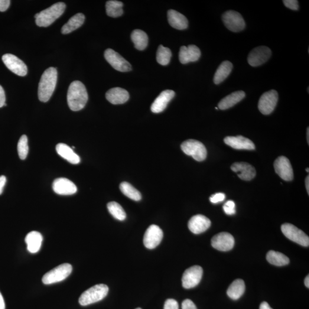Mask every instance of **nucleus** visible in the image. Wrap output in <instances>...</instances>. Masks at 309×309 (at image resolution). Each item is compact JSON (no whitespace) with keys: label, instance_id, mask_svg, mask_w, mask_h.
Here are the masks:
<instances>
[{"label":"nucleus","instance_id":"f257e3e1","mask_svg":"<svg viewBox=\"0 0 309 309\" xmlns=\"http://www.w3.org/2000/svg\"><path fill=\"white\" fill-rule=\"evenodd\" d=\"M89 99L86 88L80 81H74L70 84L67 94V102L73 111H79L84 108Z\"/></svg>","mask_w":309,"mask_h":309},{"label":"nucleus","instance_id":"f03ea898","mask_svg":"<svg viewBox=\"0 0 309 309\" xmlns=\"http://www.w3.org/2000/svg\"><path fill=\"white\" fill-rule=\"evenodd\" d=\"M57 81L56 68L50 67L45 70L38 84V96L42 102L50 100L56 89Z\"/></svg>","mask_w":309,"mask_h":309},{"label":"nucleus","instance_id":"7ed1b4c3","mask_svg":"<svg viewBox=\"0 0 309 309\" xmlns=\"http://www.w3.org/2000/svg\"><path fill=\"white\" fill-rule=\"evenodd\" d=\"M66 5L64 2H57L44 11L36 14V23L40 27H47L53 24L64 14Z\"/></svg>","mask_w":309,"mask_h":309},{"label":"nucleus","instance_id":"20e7f679","mask_svg":"<svg viewBox=\"0 0 309 309\" xmlns=\"http://www.w3.org/2000/svg\"><path fill=\"white\" fill-rule=\"evenodd\" d=\"M109 288L105 284H99L92 286L81 295L79 304L81 306H87L102 301L109 293Z\"/></svg>","mask_w":309,"mask_h":309},{"label":"nucleus","instance_id":"39448f33","mask_svg":"<svg viewBox=\"0 0 309 309\" xmlns=\"http://www.w3.org/2000/svg\"><path fill=\"white\" fill-rule=\"evenodd\" d=\"M181 149L184 154L191 156L198 162H202L206 159V148L202 143L196 140L189 139L185 141L182 143Z\"/></svg>","mask_w":309,"mask_h":309},{"label":"nucleus","instance_id":"423d86ee","mask_svg":"<svg viewBox=\"0 0 309 309\" xmlns=\"http://www.w3.org/2000/svg\"><path fill=\"white\" fill-rule=\"evenodd\" d=\"M73 272V266L69 263H64L51 270L45 274L42 279L45 285L56 284L66 279Z\"/></svg>","mask_w":309,"mask_h":309},{"label":"nucleus","instance_id":"0eeeda50","mask_svg":"<svg viewBox=\"0 0 309 309\" xmlns=\"http://www.w3.org/2000/svg\"><path fill=\"white\" fill-rule=\"evenodd\" d=\"M281 230L284 235L291 241L297 243L302 246L309 245V236L298 227L291 223L283 224Z\"/></svg>","mask_w":309,"mask_h":309},{"label":"nucleus","instance_id":"6e6552de","mask_svg":"<svg viewBox=\"0 0 309 309\" xmlns=\"http://www.w3.org/2000/svg\"><path fill=\"white\" fill-rule=\"evenodd\" d=\"M278 101V93L272 90L263 94L258 102V109L262 114H271L275 109Z\"/></svg>","mask_w":309,"mask_h":309},{"label":"nucleus","instance_id":"1a4fd4ad","mask_svg":"<svg viewBox=\"0 0 309 309\" xmlns=\"http://www.w3.org/2000/svg\"><path fill=\"white\" fill-rule=\"evenodd\" d=\"M222 19L226 28L234 32L242 31L246 27L245 20L238 12L227 11L223 15Z\"/></svg>","mask_w":309,"mask_h":309},{"label":"nucleus","instance_id":"9d476101","mask_svg":"<svg viewBox=\"0 0 309 309\" xmlns=\"http://www.w3.org/2000/svg\"><path fill=\"white\" fill-rule=\"evenodd\" d=\"M203 275V269L195 265L185 270L182 276V285L185 289L194 288L200 284Z\"/></svg>","mask_w":309,"mask_h":309},{"label":"nucleus","instance_id":"9b49d317","mask_svg":"<svg viewBox=\"0 0 309 309\" xmlns=\"http://www.w3.org/2000/svg\"><path fill=\"white\" fill-rule=\"evenodd\" d=\"M105 57L110 66L117 71L126 73L132 70L129 62L112 49H107L105 53Z\"/></svg>","mask_w":309,"mask_h":309},{"label":"nucleus","instance_id":"f8f14e48","mask_svg":"<svg viewBox=\"0 0 309 309\" xmlns=\"http://www.w3.org/2000/svg\"><path fill=\"white\" fill-rule=\"evenodd\" d=\"M272 55L271 49L265 46L256 47L249 55L247 61L252 67H258L268 61Z\"/></svg>","mask_w":309,"mask_h":309},{"label":"nucleus","instance_id":"ddd939ff","mask_svg":"<svg viewBox=\"0 0 309 309\" xmlns=\"http://www.w3.org/2000/svg\"><path fill=\"white\" fill-rule=\"evenodd\" d=\"M6 67L17 75L25 76L27 75L28 68L25 64L14 55L5 54L2 57Z\"/></svg>","mask_w":309,"mask_h":309},{"label":"nucleus","instance_id":"4468645a","mask_svg":"<svg viewBox=\"0 0 309 309\" xmlns=\"http://www.w3.org/2000/svg\"><path fill=\"white\" fill-rule=\"evenodd\" d=\"M164 237V233L159 226L152 224L145 234L143 243L146 248L154 249L161 243Z\"/></svg>","mask_w":309,"mask_h":309},{"label":"nucleus","instance_id":"2eb2a0df","mask_svg":"<svg viewBox=\"0 0 309 309\" xmlns=\"http://www.w3.org/2000/svg\"><path fill=\"white\" fill-rule=\"evenodd\" d=\"M274 170L279 177L285 181H291L293 180V170L290 161L285 157H278L274 164Z\"/></svg>","mask_w":309,"mask_h":309},{"label":"nucleus","instance_id":"dca6fc26","mask_svg":"<svg viewBox=\"0 0 309 309\" xmlns=\"http://www.w3.org/2000/svg\"><path fill=\"white\" fill-rule=\"evenodd\" d=\"M235 240L230 233H220L213 237L211 239V245L219 251L227 252L233 249Z\"/></svg>","mask_w":309,"mask_h":309},{"label":"nucleus","instance_id":"f3484780","mask_svg":"<svg viewBox=\"0 0 309 309\" xmlns=\"http://www.w3.org/2000/svg\"><path fill=\"white\" fill-rule=\"evenodd\" d=\"M53 190L55 193L61 195H71L76 193V185L73 182L67 178L56 179L53 184Z\"/></svg>","mask_w":309,"mask_h":309},{"label":"nucleus","instance_id":"a211bd4d","mask_svg":"<svg viewBox=\"0 0 309 309\" xmlns=\"http://www.w3.org/2000/svg\"><path fill=\"white\" fill-rule=\"evenodd\" d=\"M211 221L203 215H196L191 218L188 223V229L195 234L203 233L209 229Z\"/></svg>","mask_w":309,"mask_h":309},{"label":"nucleus","instance_id":"6ab92c4d","mask_svg":"<svg viewBox=\"0 0 309 309\" xmlns=\"http://www.w3.org/2000/svg\"><path fill=\"white\" fill-rule=\"evenodd\" d=\"M224 142L227 145L236 149L254 150V149H255L254 143L251 140L240 135L227 136V137L224 138Z\"/></svg>","mask_w":309,"mask_h":309},{"label":"nucleus","instance_id":"aec40b11","mask_svg":"<svg viewBox=\"0 0 309 309\" xmlns=\"http://www.w3.org/2000/svg\"><path fill=\"white\" fill-rule=\"evenodd\" d=\"M200 56V48L196 45H190L188 47L182 46L181 48L179 58L182 64H185L198 61Z\"/></svg>","mask_w":309,"mask_h":309},{"label":"nucleus","instance_id":"412c9836","mask_svg":"<svg viewBox=\"0 0 309 309\" xmlns=\"http://www.w3.org/2000/svg\"><path fill=\"white\" fill-rule=\"evenodd\" d=\"M232 171L238 174V176L242 180L249 181L254 178L256 171L254 167L247 163L237 162L231 167Z\"/></svg>","mask_w":309,"mask_h":309},{"label":"nucleus","instance_id":"4be33fe9","mask_svg":"<svg viewBox=\"0 0 309 309\" xmlns=\"http://www.w3.org/2000/svg\"><path fill=\"white\" fill-rule=\"evenodd\" d=\"M175 95L174 91L167 90L163 91L152 103L151 107V111L155 113L164 111Z\"/></svg>","mask_w":309,"mask_h":309},{"label":"nucleus","instance_id":"5701e85b","mask_svg":"<svg viewBox=\"0 0 309 309\" xmlns=\"http://www.w3.org/2000/svg\"><path fill=\"white\" fill-rule=\"evenodd\" d=\"M106 99L112 105H122L128 100L129 93L127 91L116 87L107 91L106 95Z\"/></svg>","mask_w":309,"mask_h":309},{"label":"nucleus","instance_id":"b1692460","mask_svg":"<svg viewBox=\"0 0 309 309\" xmlns=\"http://www.w3.org/2000/svg\"><path fill=\"white\" fill-rule=\"evenodd\" d=\"M169 24L178 30H184L188 28V19L183 15L175 10H169L167 12Z\"/></svg>","mask_w":309,"mask_h":309},{"label":"nucleus","instance_id":"393cba45","mask_svg":"<svg viewBox=\"0 0 309 309\" xmlns=\"http://www.w3.org/2000/svg\"><path fill=\"white\" fill-rule=\"evenodd\" d=\"M246 96L244 91H236L224 97L218 104V108L221 110H226L232 108L242 101Z\"/></svg>","mask_w":309,"mask_h":309},{"label":"nucleus","instance_id":"a878e982","mask_svg":"<svg viewBox=\"0 0 309 309\" xmlns=\"http://www.w3.org/2000/svg\"><path fill=\"white\" fill-rule=\"evenodd\" d=\"M56 149L57 154L70 164H77L80 162L79 155H77L70 146L64 143H59L57 145Z\"/></svg>","mask_w":309,"mask_h":309},{"label":"nucleus","instance_id":"bb28decb","mask_svg":"<svg viewBox=\"0 0 309 309\" xmlns=\"http://www.w3.org/2000/svg\"><path fill=\"white\" fill-rule=\"evenodd\" d=\"M43 240V236L40 233L36 231L29 233L25 239L28 252L32 254L37 253L40 250Z\"/></svg>","mask_w":309,"mask_h":309},{"label":"nucleus","instance_id":"cd10ccee","mask_svg":"<svg viewBox=\"0 0 309 309\" xmlns=\"http://www.w3.org/2000/svg\"><path fill=\"white\" fill-rule=\"evenodd\" d=\"M84 21H85V16L83 14L79 13L73 16L61 28V33L64 35L71 33L80 28L84 24Z\"/></svg>","mask_w":309,"mask_h":309},{"label":"nucleus","instance_id":"c85d7f7f","mask_svg":"<svg viewBox=\"0 0 309 309\" xmlns=\"http://www.w3.org/2000/svg\"><path fill=\"white\" fill-rule=\"evenodd\" d=\"M233 68V65L231 62L229 61L222 62L214 74V83L217 85L222 83L232 73Z\"/></svg>","mask_w":309,"mask_h":309},{"label":"nucleus","instance_id":"c756f323","mask_svg":"<svg viewBox=\"0 0 309 309\" xmlns=\"http://www.w3.org/2000/svg\"><path fill=\"white\" fill-rule=\"evenodd\" d=\"M245 282L242 279H237L230 285L227 289V295L232 300H238L245 292Z\"/></svg>","mask_w":309,"mask_h":309},{"label":"nucleus","instance_id":"7c9ffc66","mask_svg":"<svg viewBox=\"0 0 309 309\" xmlns=\"http://www.w3.org/2000/svg\"><path fill=\"white\" fill-rule=\"evenodd\" d=\"M131 40L135 48L139 51L145 50L147 47L148 37L147 34L140 29H135L131 34Z\"/></svg>","mask_w":309,"mask_h":309},{"label":"nucleus","instance_id":"2f4dec72","mask_svg":"<svg viewBox=\"0 0 309 309\" xmlns=\"http://www.w3.org/2000/svg\"><path fill=\"white\" fill-rule=\"evenodd\" d=\"M266 259L271 264L276 266L287 265L290 262V260L287 256L284 254L273 251V250L269 251L267 254Z\"/></svg>","mask_w":309,"mask_h":309},{"label":"nucleus","instance_id":"473e14b6","mask_svg":"<svg viewBox=\"0 0 309 309\" xmlns=\"http://www.w3.org/2000/svg\"><path fill=\"white\" fill-rule=\"evenodd\" d=\"M123 4L121 1H107L106 8L107 15L111 18H118L123 14Z\"/></svg>","mask_w":309,"mask_h":309},{"label":"nucleus","instance_id":"72a5a7b5","mask_svg":"<svg viewBox=\"0 0 309 309\" xmlns=\"http://www.w3.org/2000/svg\"><path fill=\"white\" fill-rule=\"evenodd\" d=\"M120 189L129 199L135 201H139L142 199V195L140 192L127 182H122L120 185Z\"/></svg>","mask_w":309,"mask_h":309},{"label":"nucleus","instance_id":"f704fd0d","mask_svg":"<svg viewBox=\"0 0 309 309\" xmlns=\"http://www.w3.org/2000/svg\"><path fill=\"white\" fill-rule=\"evenodd\" d=\"M109 211L115 219L120 221L125 220L126 218V213L123 207L115 201H111L107 204Z\"/></svg>","mask_w":309,"mask_h":309},{"label":"nucleus","instance_id":"c9c22d12","mask_svg":"<svg viewBox=\"0 0 309 309\" xmlns=\"http://www.w3.org/2000/svg\"><path fill=\"white\" fill-rule=\"evenodd\" d=\"M172 56L171 51L168 48L161 45L159 47L157 54L158 63L162 66H167L170 63Z\"/></svg>","mask_w":309,"mask_h":309},{"label":"nucleus","instance_id":"e433bc0d","mask_svg":"<svg viewBox=\"0 0 309 309\" xmlns=\"http://www.w3.org/2000/svg\"><path fill=\"white\" fill-rule=\"evenodd\" d=\"M27 136L24 135L21 136L19 139L18 145V151L19 158L22 160H24L27 158L28 152V142Z\"/></svg>","mask_w":309,"mask_h":309},{"label":"nucleus","instance_id":"4c0bfd02","mask_svg":"<svg viewBox=\"0 0 309 309\" xmlns=\"http://www.w3.org/2000/svg\"><path fill=\"white\" fill-rule=\"evenodd\" d=\"M223 210L224 213L229 216L235 214L236 213V204L233 200H229L226 201L225 204L223 206Z\"/></svg>","mask_w":309,"mask_h":309},{"label":"nucleus","instance_id":"58836bf2","mask_svg":"<svg viewBox=\"0 0 309 309\" xmlns=\"http://www.w3.org/2000/svg\"><path fill=\"white\" fill-rule=\"evenodd\" d=\"M226 195L223 193H217L212 195L210 198V200L211 203L216 204L219 202H222L224 200H225Z\"/></svg>","mask_w":309,"mask_h":309},{"label":"nucleus","instance_id":"ea45409f","mask_svg":"<svg viewBox=\"0 0 309 309\" xmlns=\"http://www.w3.org/2000/svg\"><path fill=\"white\" fill-rule=\"evenodd\" d=\"M284 5L289 9L298 11L299 9L298 1L297 0H285L283 1Z\"/></svg>","mask_w":309,"mask_h":309},{"label":"nucleus","instance_id":"a19ab883","mask_svg":"<svg viewBox=\"0 0 309 309\" xmlns=\"http://www.w3.org/2000/svg\"><path fill=\"white\" fill-rule=\"evenodd\" d=\"M164 309H179L178 302L174 299H168L165 302Z\"/></svg>","mask_w":309,"mask_h":309},{"label":"nucleus","instance_id":"79ce46f5","mask_svg":"<svg viewBox=\"0 0 309 309\" xmlns=\"http://www.w3.org/2000/svg\"><path fill=\"white\" fill-rule=\"evenodd\" d=\"M182 309H197L194 302L190 300H185L182 304Z\"/></svg>","mask_w":309,"mask_h":309},{"label":"nucleus","instance_id":"37998d69","mask_svg":"<svg viewBox=\"0 0 309 309\" xmlns=\"http://www.w3.org/2000/svg\"><path fill=\"white\" fill-rule=\"evenodd\" d=\"M11 1L9 0H0V12H5L9 7Z\"/></svg>","mask_w":309,"mask_h":309},{"label":"nucleus","instance_id":"c03bdc74","mask_svg":"<svg viewBox=\"0 0 309 309\" xmlns=\"http://www.w3.org/2000/svg\"><path fill=\"white\" fill-rule=\"evenodd\" d=\"M5 101L6 97L5 91L4 89H3V88L0 86V108L6 106Z\"/></svg>","mask_w":309,"mask_h":309},{"label":"nucleus","instance_id":"a18cd8bd","mask_svg":"<svg viewBox=\"0 0 309 309\" xmlns=\"http://www.w3.org/2000/svg\"><path fill=\"white\" fill-rule=\"evenodd\" d=\"M6 182V178L4 175L0 177V195L2 194Z\"/></svg>","mask_w":309,"mask_h":309},{"label":"nucleus","instance_id":"49530a36","mask_svg":"<svg viewBox=\"0 0 309 309\" xmlns=\"http://www.w3.org/2000/svg\"><path fill=\"white\" fill-rule=\"evenodd\" d=\"M0 309H5V301L1 292H0Z\"/></svg>","mask_w":309,"mask_h":309},{"label":"nucleus","instance_id":"de8ad7c7","mask_svg":"<svg viewBox=\"0 0 309 309\" xmlns=\"http://www.w3.org/2000/svg\"><path fill=\"white\" fill-rule=\"evenodd\" d=\"M259 309H273L270 305L268 304V302H263L260 305Z\"/></svg>","mask_w":309,"mask_h":309},{"label":"nucleus","instance_id":"09e8293b","mask_svg":"<svg viewBox=\"0 0 309 309\" xmlns=\"http://www.w3.org/2000/svg\"><path fill=\"white\" fill-rule=\"evenodd\" d=\"M305 185H306V188H307L308 193V194H309V176L306 178Z\"/></svg>","mask_w":309,"mask_h":309},{"label":"nucleus","instance_id":"8fccbe9b","mask_svg":"<svg viewBox=\"0 0 309 309\" xmlns=\"http://www.w3.org/2000/svg\"><path fill=\"white\" fill-rule=\"evenodd\" d=\"M305 285L306 287L309 288V275L305 279Z\"/></svg>","mask_w":309,"mask_h":309},{"label":"nucleus","instance_id":"3c124183","mask_svg":"<svg viewBox=\"0 0 309 309\" xmlns=\"http://www.w3.org/2000/svg\"><path fill=\"white\" fill-rule=\"evenodd\" d=\"M307 141L309 144V127L307 129Z\"/></svg>","mask_w":309,"mask_h":309},{"label":"nucleus","instance_id":"603ef678","mask_svg":"<svg viewBox=\"0 0 309 309\" xmlns=\"http://www.w3.org/2000/svg\"><path fill=\"white\" fill-rule=\"evenodd\" d=\"M306 171H307L308 172H309V168L306 169Z\"/></svg>","mask_w":309,"mask_h":309},{"label":"nucleus","instance_id":"864d4df0","mask_svg":"<svg viewBox=\"0 0 309 309\" xmlns=\"http://www.w3.org/2000/svg\"><path fill=\"white\" fill-rule=\"evenodd\" d=\"M216 109L218 110V108H217V107H216Z\"/></svg>","mask_w":309,"mask_h":309},{"label":"nucleus","instance_id":"5fc2aeb1","mask_svg":"<svg viewBox=\"0 0 309 309\" xmlns=\"http://www.w3.org/2000/svg\"><path fill=\"white\" fill-rule=\"evenodd\" d=\"M142 309L139 308H137V309Z\"/></svg>","mask_w":309,"mask_h":309}]
</instances>
